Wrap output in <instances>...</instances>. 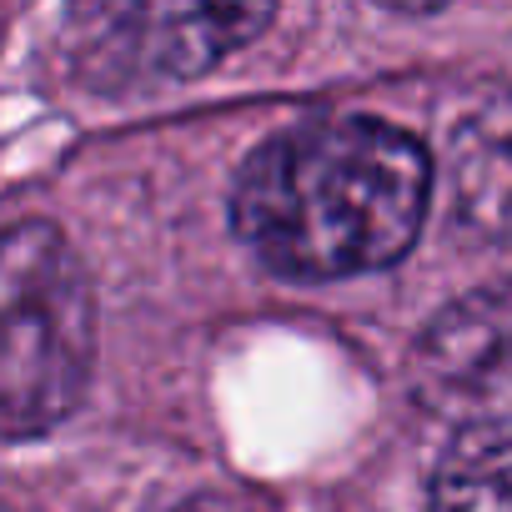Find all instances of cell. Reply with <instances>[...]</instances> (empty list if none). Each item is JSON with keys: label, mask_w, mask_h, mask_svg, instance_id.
<instances>
[{"label": "cell", "mask_w": 512, "mask_h": 512, "mask_svg": "<svg viewBox=\"0 0 512 512\" xmlns=\"http://www.w3.org/2000/svg\"><path fill=\"white\" fill-rule=\"evenodd\" d=\"M427 196L432 161L417 136L372 116H332L277 131L246 156L231 226L272 272L332 282L407 256Z\"/></svg>", "instance_id": "6da1fadb"}, {"label": "cell", "mask_w": 512, "mask_h": 512, "mask_svg": "<svg viewBox=\"0 0 512 512\" xmlns=\"http://www.w3.org/2000/svg\"><path fill=\"white\" fill-rule=\"evenodd\" d=\"M0 302H6V352H0L6 432L36 437L81 402L96 357L91 282L56 226H11L0 256Z\"/></svg>", "instance_id": "7a4b0ae2"}, {"label": "cell", "mask_w": 512, "mask_h": 512, "mask_svg": "<svg viewBox=\"0 0 512 512\" xmlns=\"http://www.w3.org/2000/svg\"><path fill=\"white\" fill-rule=\"evenodd\" d=\"M277 0H71L66 56L91 86L191 81L267 31Z\"/></svg>", "instance_id": "3957f363"}, {"label": "cell", "mask_w": 512, "mask_h": 512, "mask_svg": "<svg viewBox=\"0 0 512 512\" xmlns=\"http://www.w3.org/2000/svg\"><path fill=\"white\" fill-rule=\"evenodd\" d=\"M427 402H492L512 392V282L447 302L407 362Z\"/></svg>", "instance_id": "277c9868"}, {"label": "cell", "mask_w": 512, "mask_h": 512, "mask_svg": "<svg viewBox=\"0 0 512 512\" xmlns=\"http://www.w3.org/2000/svg\"><path fill=\"white\" fill-rule=\"evenodd\" d=\"M442 191L462 231L512 241V91L472 106L442 151Z\"/></svg>", "instance_id": "5b68a950"}, {"label": "cell", "mask_w": 512, "mask_h": 512, "mask_svg": "<svg viewBox=\"0 0 512 512\" xmlns=\"http://www.w3.org/2000/svg\"><path fill=\"white\" fill-rule=\"evenodd\" d=\"M432 512H512V422H467L427 477Z\"/></svg>", "instance_id": "8992f818"}, {"label": "cell", "mask_w": 512, "mask_h": 512, "mask_svg": "<svg viewBox=\"0 0 512 512\" xmlns=\"http://www.w3.org/2000/svg\"><path fill=\"white\" fill-rule=\"evenodd\" d=\"M146 512H267L262 502H251L241 492H216V487H201V492H176V497H161L151 502Z\"/></svg>", "instance_id": "52a82bcc"}, {"label": "cell", "mask_w": 512, "mask_h": 512, "mask_svg": "<svg viewBox=\"0 0 512 512\" xmlns=\"http://www.w3.org/2000/svg\"><path fill=\"white\" fill-rule=\"evenodd\" d=\"M377 6H387V11H407V16H422V11L447 6V0H377Z\"/></svg>", "instance_id": "ba28073f"}]
</instances>
